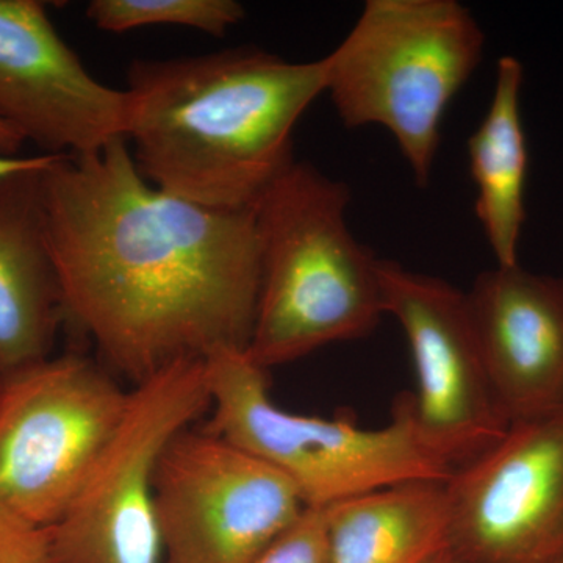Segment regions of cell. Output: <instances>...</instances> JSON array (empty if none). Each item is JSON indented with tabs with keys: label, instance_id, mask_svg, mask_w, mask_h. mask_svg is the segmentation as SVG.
<instances>
[{
	"label": "cell",
	"instance_id": "cell-1",
	"mask_svg": "<svg viewBox=\"0 0 563 563\" xmlns=\"http://www.w3.org/2000/svg\"><path fill=\"white\" fill-rule=\"evenodd\" d=\"M43 201L65 320L133 385L246 351L261 290L255 206L210 209L161 190L125 139L58 155Z\"/></svg>",
	"mask_w": 563,
	"mask_h": 563
},
{
	"label": "cell",
	"instance_id": "cell-2",
	"mask_svg": "<svg viewBox=\"0 0 563 563\" xmlns=\"http://www.w3.org/2000/svg\"><path fill=\"white\" fill-rule=\"evenodd\" d=\"M124 91V139L152 185L210 209H247L295 162L292 131L325 92V63L257 47L135 60Z\"/></svg>",
	"mask_w": 563,
	"mask_h": 563
},
{
	"label": "cell",
	"instance_id": "cell-3",
	"mask_svg": "<svg viewBox=\"0 0 563 563\" xmlns=\"http://www.w3.org/2000/svg\"><path fill=\"white\" fill-rule=\"evenodd\" d=\"M350 202L344 181L296 161L255 202L261 290L244 352L266 372L383 320L380 258L347 228Z\"/></svg>",
	"mask_w": 563,
	"mask_h": 563
},
{
	"label": "cell",
	"instance_id": "cell-4",
	"mask_svg": "<svg viewBox=\"0 0 563 563\" xmlns=\"http://www.w3.org/2000/svg\"><path fill=\"white\" fill-rule=\"evenodd\" d=\"M484 33L455 0H368L325 55V95L350 129L391 133L426 187L455 95L483 58Z\"/></svg>",
	"mask_w": 563,
	"mask_h": 563
},
{
	"label": "cell",
	"instance_id": "cell-5",
	"mask_svg": "<svg viewBox=\"0 0 563 563\" xmlns=\"http://www.w3.org/2000/svg\"><path fill=\"white\" fill-rule=\"evenodd\" d=\"M209 431L284 474L307 507H324L412 481L446 483L453 470L422 444L406 398L390 424L358 428L340 418L288 412L273 401L266 369L246 352L206 358Z\"/></svg>",
	"mask_w": 563,
	"mask_h": 563
},
{
	"label": "cell",
	"instance_id": "cell-6",
	"mask_svg": "<svg viewBox=\"0 0 563 563\" xmlns=\"http://www.w3.org/2000/svg\"><path fill=\"white\" fill-rule=\"evenodd\" d=\"M129 393L77 354L0 374V507L36 528L57 523L120 424Z\"/></svg>",
	"mask_w": 563,
	"mask_h": 563
},
{
	"label": "cell",
	"instance_id": "cell-7",
	"mask_svg": "<svg viewBox=\"0 0 563 563\" xmlns=\"http://www.w3.org/2000/svg\"><path fill=\"white\" fill-rule=\"evenodd\" d=\"M210 409L206 358L133 385L120 424L49 529L55 563H162L155 470L174 437Z\"/></svg>",
	"mask_w": 563,
	"mask_h": 563
},
{
	"label": "cell",
	"instance_id": "cell-8",
	"mask_svg": "<svg viewBox=\"0 0 563 563\" xmlns=\"http://www.w3.org/2000/svg\"><path fill=\"white\" fill-rule=\"evenodd\" d=\"M154 507L162 563H254L307 509L284 474L207 428L163 451Z\"/></svg>",
	"mask_w": 563,
	"mask_h": 563
},
{
	"label": "cell",
	"instance_id": "cell-9",
	"mask_svg": "<svg viewBox=\"0 0 563 563\" xmlns=\"http://www.w3.org/2000/svg\"><path fill=\"white\" fill-rule=\"evenodd\" d=\"M385 314L401 325L417 390L404 395L422 444L451 470L499 442L510 420L488 376L465 292L440 277L379 262Z\"/></svg>",
	"mask_w": 563,
	"mask_h": 563
},
{
	"label": "cell",
	"instance_id": "cell-10",
	"mask_svg": "<svg viewBox=\"0 0 563 563\" xmlns=\"http://www.w3.org/2000/svg\"><path fill=\"white\" fill-rule=\"evenodd\" d=\"M444 492L455 562H562L563 412L512 422Z\"/></svg>",
	"mask_w": 563,
	"mask_h": 563
},
{
	"label": "cell",
	"instance_id": "cell-11",
	"mask_svg": "<svg viewBox=\"0 0 563 563\" xmlns=\"http://www.w3.org/2000/svg\"><path fill=\"white\" fill-rule=\"evenodd\" d=\"M128 98L96 79L52 24L46 3L0 0V121L51 155L124 139Z\"/></svg>",
	"mask_w": 563,
	"mask_h": 563
},
{
	"label": "cell",
	"instance_id": "cell-12",
	"mask_svg": "<svg viewBox=\"0 0 563 563\" xmlns=\"http://www.w3.org/2000/svg\"><path fill=\"white\" fill-rule=\"evenodd\" d=\"M465 296L510 424L563 412V279L496 266L481 273Z\"/></svg>",
	"mask_w": 563,
	"mask_h": 563
},
{
	"label": "cell",
	"instance_id": "cell-13",
	"mask_svg": "<svg viewBox=\"0 0 563 563\" xmlns=\"http://www.w3.org/2000/svg\"><path fill=\"white\" fill-rule=\"evenodd\" d=\"M57 157L0 177V374L49 357L65 320L43 201V173Z\"/></svg>",
	"mask_w": 563,
	"mask_h": 563
},
{
	"label": "cell",
	"instance_id": "cell-14",
	"mask_svg": "<svg viewBox=\"0 0 563 563\" xmlns=\"http://www.w3.org/2000/svg\"><path fill=\"white\" fill-rule=\"evenodd\" d=\"M324 512L329 563H433L450 551L444 483L393 485Z\"/></svg>",
	"mask_w": 563,
	"mask_h": 563
},
{
	"label": "cell",
	"instance_id": "cell-15",
	"mask_svg": "<svg viewBox=\"0 0 563 563\" xmlns=\"http://www.w3.org/2000/svg\"><path fill=\"white\" fill-rule=\"evenodd\" d=\"M523 65L499 58L487 113L468 141L470 173L476 185V214L498 266L518 265L526 221L528 143L521 121Z\"/></svg>",
	"mask_w": 563,
	"mask_h": 563
},
{
	"label": "cell",
	"instance_id": "cell-16",
	"mask_svg": "<svg viewBox=\"0 0 563 563\" xmlns=\"http://www.w3.org/2000/svg\"><path fill=\"white\" fill-rule=\"evenodd\" d=\"M88 20L110 33L150 25H179L211 36H224L246 16L235 0H92Z\"/></svg>",
	"mask_w": 563,
	"mask_h": 563
},
{
	"label": "cell",
	"instance_id": "cell-17",
	"mask_svg": "<svg viewBox=\"0 0 563 563\" xmlns=\"http://www.w3.org/2000/svg\"><path fill=\"white\" fill-rule=\"evenodd\" d=\"M254 563H329L325 512L321 507H307Z\"/></svg>",
	"mask_w": 563,
	"mask_h": 563
},
{
	"label": "cell",
	"instance_id": "cell-18",
	"mask_svg": "<svg viewBox=\"0 0 563 563\" xmlns=\"http://www.w3.org/2000/svg\"><path fill=\"white\" fill-rule=\"evenodd\" d=\"M0 563H55L49 529L25 523L0 507Z\"/></svg>",
	"mask_w": 563,
	"mask_h": 563
},
{
	"label": "cell",
	"instance_id": "cell-19",
	"mask_svg": "<svg viewBox=\"0 0 563 563\" xmlns=\"http://www.w3.org/2000/svg\"><path fill=\"white\" fill-rule=\"evenodd\" d=\"M25 141L20 133L14 132L5 122L0 121V155L3 157H20Z\"/></svg>",
	"mask_w": 563,
	"mask_h": 563
},
{
	"label": "cell",
	"instance_id": "cell-20",
	"mask_svg": "<svg viewBox=\"0 0 563 563\" xmlns=\"http://www.w3.org/2000/svg\"><path fill=\"white\" fill-rule=\"evenodd\" d=\"M43 157L44 154L32 155V157H22V155L20 157H3V155H0V177L21 172V169L31 168V166L43 161Z\"/></svg>",
	"mask_w": 563,
	"mask_h": 563
},
{
	"label": "cell",
	"instance_id": "cell-21",
	"mask_svg": "<svg viewBox=\"0 0 563 563\" xmlns=\"http://www.w3.org/2000/svg\"><path fill=\"white\" fill-rule=\"evenodd\" d=\"M433 563H457L454 561L453 558H451L450 553L442 555V558L439 559V561Z\"/></svg>",
	"mask_w": 563,
	"mask_h": 563
},
{
	"label": "cell",
	"instance_id": "cell-22",
	"mask_svg": "<svg viewBox=\"0 0 563 563\" xmlns=\"http://www.w3.org/2000/svg\"><path fill=\"white\" fill-rule=\"evenodd\" d=\"M559 563H563V561H562V562H559Z\"/></svg>",
	"mask_w": 563,
	"mask_h": 563
}]
</instances>
